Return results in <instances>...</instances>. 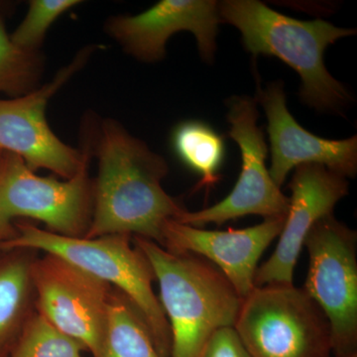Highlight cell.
I'll use <instances>...</instances> for the list:
<instances>
[{
    "mask_svg": "<svg viewBox=\"0 0 357 357\" xmlns=\"http://www.w3.org/2000/svg\"><path fill=\"white\" fill-rule=\"evenodd\" d=\"M222 23L234 26L244 49L252 55L278 58L297 72L302 81L301 100L319 112L342 114L351 93L331 75L325 52L338 40L356 34L323 20H300L275 11L257 0L218 2Z\"/></svg>",
    "mask_w": 357,
    "mask_h": 357,
    "instance_id": "7a4b0ae2",
    "label": "cell"
},
{
    "mask_svg": "<svg viewBox=\"0 0 357 357\" xmlns=\"http://www.w3.org/2000/svg\"><path fill=\"white\" fill-rule=\"evenodd\" d=\"M36 311L96 356L102 349L114 289L60 256H37L32 267Z\"/></svg>",
    "mask_w": 357,
    "mask_h": 357,
    "instance_id": "9c48e42d",
    "label": "cell"
},
{
    "mask_svg": "<svg viewBox=\"0 0 357 357\" xmlns=\"http://www.w3.org/2000/svg\"><path fill=\"white\" fill-rule=\"evenodd\" d=\"M86 152L81 170L60 181L40 177L17 155L3 152L0 160V222L15 218L38 220L46 230L67 237H84L93 215V181L89 176L93 156V122H86Z\"/></svg>",
    "mask_w": 357,
    "mask_h": 357,
    "instance_id": "8992f818",
    "label": "cell"
},
{
    "mask_svg": "<svg viewBox=\"0 0 357 357\" xmlns=\"http://www.w3.org/2000/svg\"><path fill=\"white\" fill-rule=\"evenodd\" d=\"M95 46L84 47L51 82L24 96L0 100V149L20 156L33 172L47 169L68 180L81 170L86 148L65 144L46 119L49 100L88 62Z\"/></svg>",
    "mask_w": 357,
    "mask_h": 357,
    "instance_id": "30bf717a",
    "label": "cell"
},
{
    "mask_svg": "<svg viewBox=\"0 0 357 357\" xmlns=\"http://www.w3.org/2000/svg\"><path fill=\"white\" fill-rule=\"evenodd\" d=\"M342 357H357V352H356V354H349V356H342Z\"/></svg>",
    "mask_w": 357,
    "mask_h": 357,
    "instance_id": "603a6c76",
    "label": "cell"
},
{
    "mask_svg": "<svg viewBox=\"0 0 357 357\" xmlns=\"http://www.w3.org/2000/svg\"><path fill=\"white\" fill-rule=\"evenodd\" d=\"M285 218H264L253 227L227 230H208L170 220L163 227L162 248L213 262L243 300L255 289L258 262L280 236Z\"/></svg>",
    "mask_w": 357,
    "mask_h": 357,
    "instance_id": "4fadbf2b",
    "label": "cell"
},
{
    "mask_svg": "<svg viewBox=\"0 0 357 357\" xmlns=\"http://www.w3.org/2000/svg\"><path fill=\"white\" fill-rule=\"evenodd\" d=\"M93 357H162L140 312L115 289L102 349Z\"/></svg>",
    "mask_w": 357,
    "mask_h": 357,
    "instance_id": "2e32d148",
    "label": "cell"
},
{
    "mask_svg": "<svg viewBox=\"0 0 357 357\" xmlns=\"http://www.w3.org/2000/svg\"><path fill=\"white\" fill-rule=\"evenodd\" d=\"M84 351L36 311L7 357H84Z\"/></svg>",
    "mask_w": 357,
    "mask_h": 357,
    "instance_id": "d6986e66",
    "label": "cell"
},
{
    "mask_svg": "<svg viewBox=\"0 0 357 357\" xmlns=\"http://www.w3.org/2000/svg\"><path fill=\"white\" fill-rule=\"evenodd\" d=\"M258 119L255 98L236 96L227 100L229 134L238 145L241 155V170L236 184L222 201L204 210L184 211L175 220L203 229L211 223L222 225L245 215L263 218L287 215L289 197L270 176L266 166L268 147Z\"/></svg>",
    "mask_w": 357,
    "mask_h": 357,
    "instance_id": "ba28073f",
    "label": "cell"
},
{
    "mask_svg": "<svg viewBox=\"0 0 357 357\" xmlns=\"http://www.w3.org/2000/svg\"><path fill=\"white\" fill-rule=\"evenodd\" d=\"M132 241L158 282L160 304L170 326V357H199L215 331L234 326L243 300L208 260L172 252L143 237Z\"/></svg>",
    "mask_w": 357,
    "mask_h": 357,
    "instance_id": "3957f363",
    "label": "cell"
},
{
    "mask_svg": "<svg viewBox=\"0 0 357 357\" xmlns=\"http://www.w3.org/2000/svg\"><path fill=\"white\" fill-rule=\"evenodd\" d=\"M81 3L77 0H31L24 20L10 35L16 47L25 52H40L49 28L61 15Z\"/></svg>",
    "mask_w": 357,
    "mask_h": 357,
    "instance_id": "ffe728a7",
    "label": "cell"
},
{
    "mask_svg": "<svg viewBox=\"0 0 357 357\" xmlns=\"http://www.w3.org/2000/svg\"><path fill=\"white\" fill-rule=\"evenodd\" d=\"M15 234V225L14 223L0 222V244L8 241Z\"/></svg>",
    "mask_w": 357,
    "mask_h": 357,
    "instance_id": "7402d4cb",
    "label": "cell"
},
{
    "mask_svg": "<svg viewBox=\"0 0 357 357\" xmlns=\"http://www.w3.org/2000/svg\"><path fill=\"white\" fill-rule=\"evenodd\" d=\"M289 188V210L276 248L257 268L255 287L269 284L292 285L294 270L307 234L326 215H332L340 199L349 194L347 178L317 164L294 171Z\"/></svg>",
    "mask_w": 357,
    "mask_h": 357,
    "instance_id": "7c38bea8",
    "label": "cell"
},
{
    "mask_svg": "<svg viewBox=\"0 0 357 357\" xmlns=\"http://www.w3.org/2000/svg\"><path fill=\"white\" fill-rule=\"evenodd\" d=\"M44 69L41 53L16 47L0 20V93L17 98L38 88Z\"/></svg>",
    "mask_w": 357,
    "mask_h": 357,
    "instance_id": "ac0fdd59",
    "label": "cell"
},
{
    "mask_svg": "<svg viewBox=\"0 0 357 357\" xmlns=\"http://www.w3.org/2000/svg\"><path fill=\"white\" fill-rule=\"evenodd\" d=\"M3 152L4 151H2V150L0 149V160H1V158H2V155H3Z\"/></svg>",
    "mask_w": 357,
    "mask_h": 357,
    "instance_id": "cb8c5ba5",
    "label": "cell"
},
{
    "mask_svg": "<svg viewBox=\"0 0 357 357\" xmlns=\"http://www.w3.org/2000/svg\"><path fill=\"white\" fill-rule=\"evenodd\" d=\"M305 292L325 314L333 357L357 352V234L335 218H321L307 234Z\"/></svg>",
    "mask_w": 357,
    "mask_h": 357,
    "instance_id": "52a82bcc",
    "label": "cell"
},
{
    "mask_svg": "<svg viewBox=\"0 0 357 357\" xmlns=\"http://www.w3.org/2000/svg\"><path fill=\"white\" fill-rule=\"evenodd\" d=\"M93 155L98 171L84 237L126 234L162 246L164 225L185 211L162 185L169 172L166 160L109 119L93 133Z\"/></svg>",
    "mask_w": 357,
    "mask_h": 357,
    "instance_id": "6da1fadb",
    "label": "cell"
},
{
    "mask_svg": "<svg viewBox=\"0 0 357 357\" xmlns=\"http://www.w3.org/2000/svg\"><path fill=\"white\" fill-rule=\"evenodd\" d=\"M14 225L15 234L0 244V249L26 248L52 253L109 284L140 312L160 356L170 357V326L154 292L153 269L146 256L133 243L132 236L67 237L27 222Z\"/></svg>",
    "mask_w": 357,
    "mask_h": 357,
    "instance_id": "277c9868",
    "label": "cell"
},
{
    "mask_svg": "<svg viewBox=\"0 0 357 357\" xmlns=\"http://www.w3.org/2000/svg\"><path fill=\"white\" fill-rule=\"evenodd\" d=\"M172 144L181 161L201 177L199 189L217 184L225 153V142L217 131L204 122H182L174 130Z\"/></svg>",
    "mask_w": 357,
    "mask_h": 357,
    "instance_id": "e0dca14e",
    "label": "cell"
},
{
    "mask_svg": "<svg viewBox=\"0 0 357 357\" xmlns=\"http://www.w3.org/2000/svg\"><path fill=\"white\" fill-rule=\"evenodd\" d=\"M199 357H251L234 326L218 328L204 344Z\"/></svg>",
    "mask_w": 357,
    "mask_h": 357,
    "instance_id": "44dd1931",
    "label": "cell"
},
{
    "mask_svg": "<svg viewBox=\"0 0 357 357\" xmlns=\"http://www.w3.org/2000/svg\"><path fill=\"white\" fill-rule=\"evenodd\" d=\"M38 251L0 249V357L13 351L36 312L32 267Z\"/></svg>",
    "mask_w": 357,
    "mask_h": 357,
    "instance_id": "9a60e30c",
    "label": "cell"
},
{
    "mask_svg": "<svg viewBox=\"0 0 357 357\" xmlns=\"http://www.w3.org/2000/svg\"><path fill=\"white\" fill-rule=\"evenodd\" d=\"M220 23L215 0H162L137 15L114 16L105 28L126 53L144 63L163 60L168 40L176 33L189 31L197 40L202 59L211 63Z\"/></svg>",
    "mask_w": 357,
    "mask_h": 357,
    "instance_id": "8fae6325",
    "label": "cell"
},
{
    "mask_svg": "<svg viewBox=\"0 0 357 357\" xmlns=\"http://www.w3.org/2000/svg\"><path fill=\"white\" fill-rule=\"evenodd\" d=\"M256 102L264 109L267 119L271 164L269 173L281 188L294 169L306 164L325 166L344 178L357 173V137L330 140L306 130L290 114L286 105L283 83L275 82L258 89Z\"/></svg>",
    "mask_w": 357,
    "mask_h": 357,
    "instance_id": "5bb4252c",
    "label": "cell"
},
{
    "mask_svg": "<svg viewBox=\"0 0 357 357\" xmlns=\"http://www.w3.org/2000/svg\"><path fill=\"white\" fill-rule=\"evenodd\" d=\"M234 328L251 357H333L325 314L294 284L255 287Z\"/></svg>",
    "mask_w": 357,
    "mask_h": 357,
    "instance_id": "5b68a950",
    "label": "cell"
}]
</instances>
